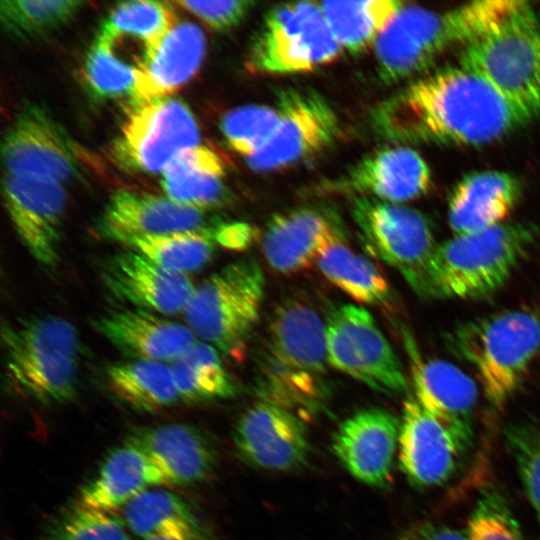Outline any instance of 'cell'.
I'll return each instance as SVG.
<instances>
[{
    "label": "cell",
    "instance_id": "6da1fadb",
    "mask_svg": "<svg viewBox=\"0 0 540 540\" xmlns=\"http://www.w3.org/2000/svg\"><path fill=\"white\" fill-rule=\"evenodd\" d=\"M530 119L461 65L415 81L380 112L381 126L392 137L467 145L496 140Z\"/></svg>",
    "mask_w": 540,
    "mask_h": 540
},
{
    "label": "cell",
    "instance_id": "7a4b0ae2",
    "mask_svg": "<svg viewBox=\"0 0 540 540\" xmlns=\"http://www.w3.org/2000/svg\"><path fill=\"white\" fill-rule=\"evenodd\" d=\"M1 342L5 377L12 387L46 404L74 398L81 343L69 321L42 316L7 323Z\"/></svg>",
    "mask_w": 540,
    "mask_h": 540
},
{
    "label": "cell",
    "instance_id": "3957f363",
    "mask_svg": "<svg viewBox=\"0 0 540 540\" xmlns=\"http://www.w3.org/2000/svg\"><path fill=\"white\" fill-rule=\"evenodd\" d=\"M460 65L485 79L531 118L540 113V20L524 1L463 45Z\"/></svg>",
    "mask_w": 540,
    "mask_h": 540
},
{
    "label": "cell",
    "instance_id": "277c9868",
    "mask_svg": "<svg viewBox=\"0 0 540 540\" xmlns=\"http://www.w3.org/2000/svg\"><path fill=\"white\" fill-rule=\"evenodd\" d=\"M446 343L473 368L486 399L501 408L540 351V319L527 310L494 313L457 325Z\"/></svg>",
    "mask_w": 540,
    "mask_h": 540
},
{
    "label": "cell",
    "instance_id": "5b68a950",
    "mask_svg": "<svg viewBox=\"0 0 540 540\" xmlns=\"http://www.w3.org/2000/svg\"><path fill=\"white\" fill-rule=\"evenodd\" d=\"M534 239L521 223L456 234L437 245L430 268L432 298L476 299L501 288Z\"/></svg>",
    "mask_w": 540,
    "mask_h": 540
},
{
    "label": "cell",
    "instance_id": "8992f818",
    "mask_svg": "<svg viewBox=\"0 0 540 540\" xmlns=\"http://www.w3.org/2000/svg\"><path fill=\"white\" fill-rule=\"evenodd\" d=\"M265 278L254 259L230 263L195 287L184 311L187 326L229 356H239L259 320Z\"/></svg>",
    "mask_w": 540,
    "mask_h": 540
},
{
    "label": "cell",
    "instance_id": "52a82bcc",
    "mask_svg": "<svg viewBox=\"0 0 540 540\" xmlns=\"http://www.w3.org/2000/svg\"><path fill=\"white\" fill-rule=\"evenodd\" d=\"M341 51L319 3L295 2L266 14L250 46L248 63L263 73L307 72L335 61Z\"/></svg>",
    "mask_w": 540,
    "mask_h": 540
},
{
    "label": "cell",
    "instance_id": "ba28073f",
    "mask_svg": "<svg viewBox=\"0 0 540 540\" xmlns=\"http://www.w3.org/2000/svg\"><path fill=\"white\" fill-rule=\"evenodd\" d=\"M352 213L368 251L396 269L418 296L432 298L430 268L437 245L423 215L365 196L354 199Z\"/></svg>",
    "mask_w": 540,
    "mask_h": 540
},
{
    "label": "cell",
    "instance_id": "9c48e42d",
    "mask_svg": "<svg viewBox=\"0 0 540 540\" xmlns=\"http://www.w3.org/2000/svg\"><path fill=\"white\" fill-rule=\"evenodd\" d=\"M325 328L331 366L382 393L407 389L397 355L365 308L337 305L329 311Z\"/></svg>",
    "mask_w": 540,
    "mask_h": 540
},
{
    "label": "cell",
    "instance_id": "30bf717a",
    "mask_svg": "<svg viewBox=\"0 0 540 540\" xmlns=\"http://www.w3.org/2000/svg\"><path fill=\"white\" fill-rule=\"evenodd\" d=\"M199 141V126L190 109L167 96L131 104L113 151L128 169L162 173L174 157Z\"/></svg>",
    "mask_w": 540,
    "mask_h": 540
},
{
    "label": "cell",
    "instance_id": "8fae6325",
    "mask_svg": "<svg viewBox=\"0 0 540 540\" xmlns=\"http://www.w3.org/2000/svg\"><path fill=\"white\" fill-rule=\"evenodd\" d=\"M277 110L279 123L273 136L247 158L255 171H272L303 160L332 143L339 131L335 111L313 90H282Z\"/></svg>",
    "mask_w": 540,
    "mask_h": 540
},
{
    "label": "cell",
    "instance_id": "7c38bea8",
    "mask_svg": "<svg viewBox=\"0 0 540 540\" xmlns=\"http://www.w3.org/2000/svg\"><path fill=\"white\" fill-rule=\"evenodd\" d=\"M452 44H460L453 10L436 13L402 3L375 42L379 73L390 82L407 78Z\"/></svg>",
    "mask_w": 540,
    "mask_h": 540
},
{
    "label": "cell",
    "instance_id": "4fadbf2b",
    "mask_svg": "<svg viewBox=\"0 0 540 540\" xmlns=\"http://www.w3.org/2000/svg\"><path fill=\"white\" fill-rule=\"evenodd\" d=\"M6 174L32 176L59 183L72 179L79 168L75 147L50 113L26 104L16 114L2 143Z\"/></svg>",
    "mask_w": 540,
    "mask_h": 540
},
{
    "label": "cell",
    "instance_id": "5bb4252c",
    "mask_svg": "<svg viewBox=\"0 0 540 540\" xmlns=\"http://www.w3.org/2000/svg\"><path fill=\"white\" fill-rule=\"evenodd\" d=\"M3 199L10 221L31 257L53 269L60 260L67 203L63 185L49 179L5 174Z\"/></svg>",
    "mask_w": 540,
    "mask_h": 540
},
{
    "label": "cell",
    "instance_id": "9a60e30c",
    "mask_svg": "<svg viewBox=\"0 0 540 540\" xmlns=\"http://www.w3.org/2000/svg\"><path fill=\"white\" fill-rule=\"evenodd\" d=\"M472 439L432 416L412 396L404 401L398 458L402 472L415 486L430 488L447 482Z\"/></svg>",
    "mask_w": 540,
    "mask_h": 540
},
{
    "label": "cell",
    "instance_id": "2e32d148",
    "mask_svg": "<svg viewBox=\"0 0 540 540\" xmlns=\"http://www.w3.org/2000/svg\"><path fill=\"white\" fill-rule=\"evenodd\" d=\"M233 441L243 460L269 471L301 467L310 450L304 422L294 412L263 400L241 415Z\"/></svg>",
    "mask_w": 540,
    "mask_h": 540
},
{
    "label": "cell",
    "instance_id": "e0dca14e",
    "mask_svg": "<svg viewBox=\"0 0 540 540\" xmlns=\"http://www.w3.org/2000/svg\"><path fill=\"white\" fill-rule=\"evenodd\" d=\"M218 222L205 210L177 203L166 196L119 190L112 194L98 224V234L121 244L136 236L204 230Z\"/></svg>",
    "mask_w": 540,
    "mask_h": 540
},
{
    "label": "cell",
    "instance_id": "ac0fdd59",
    "mask_svg": "<svg viewBox=\"0 0 540 540\" xmlns=\"http://www.w3.org/2000/svg\"><path fill=\"white\" fill-rule=\"evenodd\" d=\"M101 278L119 301L163 315L184 312L195 290L187 275L160 266L131 249L108 258Z\"/></svg>",
    "mask_w": 540,
    "mask_h": 540
},
{
    "label": "cell",
    "instance_id": "d6986e66",
    "mask_svg": "<svg viewBox=\"0 0 540 540\" xmlns=\"http://www.w3.org/2000/svg\"><path fill=\"white\" fill-rule=\"evenodd\" d=\"M399 430L400 420L390 411L362 409L340 424L332 438V450L354 478L383 486L390 477Z\"/></svg>",
    "mask_w": 540,
    "mask_h": 540
},
{
    "label": "cell",
    "instance_id": "ffe728a7",
    "mask_svg": "<svg viewBox=\"0 0 540 540\" xmlns=\"http://www.w3.org/2000/svg\"><path fill=\"white\" fill-rule=\"evenodd\" d=\"M402 336L417 402L445 425L473 437L471 416L478 397L473 379L452 363L425 360L406 329Z\"/></svg>",
    "mask_w": 540,
    "mask_h": 540
},
{
    "label": "cell",
    "instance_id": "44dd1931",
    "mask_svg": "<svg viewBox=\"0 0 540 540\" xmlns=\"http://www.w3.org/2000/svg\"><path fill=\"white\" fill-rule=\"evenodd\" d=\"M94 328L131 359L172 362L196 341L187 325L135 307L99 316Z\"/></svg>",
    "mask_w": 540,
    "mask_h": 540
},
{
    "label": "cell",
    "instance_id": "7402d4cb",
    "mask_svg": "<svg viewBox=\"0 0 540 540\" xmlns=\"http://www.w3.org/2000/svg\"><path fill=\"white\" fill-rule=\"evenodd\" d=\"M206 51V38L190 21L177 22L159 44L136 66L131 104L167 97L198 71Z\"/></svg>",
    "mask_w": 540,
    "mask_h": 540
},
{
    "label": "cell",
    "instance_id": "603a6c76",
    "mask_svg": "<svg viewBox=\"0 0 540 540\" xmlns=\"http://www.w3.org/2000/svg\"><path fill=\"white\" fill-rule=\"evenodd\" d=\"M161 473L165 485H187L206 479L216 459L209 441L187 424L141 428L128 436Z\"/></svg>",
    "mask_w": 540,
    "mask_h": 540
},
{
    "label": "cell",
    "instance_id": "cb8c5ba5",
    "mask_svg": "<svg viewBox=\"0 0 540 540\" xmlns=\"http://www.w3.org/2000/svg\"><path fill=\"white\" fill-rule=\"evenodd\" d=\"M263 348L289 368L319 377L327 373L325 321L299 299H286L276 307Z\"/></svg>",
    "mask_w": 540,
    "mask_h": 540
},
{
    "label": "cell",
    "instance_id": "d4e9b609",
    "mask_svg": "<svg viewBox=\"0 0 540 540\" xmlns=\"http://www.w3.org/2000/svg\"><path fill=\"white\" fill-rule=\"evenodd\" d=\"M341 238L328 217L302 208L272 217L265 228L261 247L271 268L290 275L316 262L327 246Z\"/></svg>",
    "mask_w": 540,
    "mask_h": 540
},
{
    "label": "cell",
    "instance_id": "484cf974",
    "mask_svg": "<svg viewBox=\"0 0 540 540\" xmlns=\"http://www.w3.org/2000/svg\"><path fill=\"white\" fill-rule=\"evenodd\" d=\"M431 183L426 161L408 147H390L367 155L349 172L347 186L396 203L424 194Z\"/></svg>",
    "mask_w": 540,
    "mask_h": 540
},
{
    "label": "cell",
    "instance_id": "4316f807",
    "mask_svg": "<svg viewBox=\"0 0 540 540\" xmlns=\"http://www.w3.org/2000/svg\"><path fill=\"white\" fill-rule=\"evenodd\" d=\"M518 195V182L506 172L470 174L458 183L450 196L449 225L456 234H464L501 224Z\"/></svg>",
    "mask_w": 540,
    "mask_h": 540
},
{
    "label": "cell",
    "instance_id": "83f0119b",
    "mask_svg": "<svg viewBox=\"0 0 540 540\" xmlns=\"http://www.w3.org/2000/svg\"><path fill=\"white\" fill-rule=\"evenodd\" d=\"M165 485L159 470L126 441L106 457L96 475L83 486L79 504L113 513L146 489Z\"/></svg>",
    "mask_w": 540,
    "mask_h": 540
},
{
    "label": "cell",
    "instance_id": "f1b7e54d",
    "mask_svg": "<svg viewBox=\"0 0 540 540\" xmlns=\"http://www.w3.org/2000/svg\"><path fill=\"white\" fill-rule=\"evenodd\" d=\"M224 173L222 158L199 144L170 161L161 173V185L169 199L206 211L224 205L228 199L222 182Z\"/></svg>",
    "mask_w": 540,
    "mask_h": 540
},
{
    "label": "cell",
    "instance_id": "f546056e",
    "mask_svg": "<svg viewBox=\"0 0 540 540\" xmlns=\"http://www.w3.org/2000/svg\"><path fill=\"white\" fill-rule=\"evenodd\" d=\"M123 515L128 528L144 540L189 538L206 532L191 508L165 489L144 490L124 506Z\"/></svg>",
    "mask_w": 540,
    "mask_h": 540
},
{
    "label": "cell",
    "instance_id": "4dcf8cb0",
    "mask_svg": "<svg viewBox=\"0 0 540 540\" xmlns=\"http://www.w3.org/2000/svg\"><path fill=\"white\" fill-rule=\"evenodd\" d=\"M106 380L118 398L137 410L154 412L180 399L170 366L163 362H116L107 367Z\"/></svg>",
    "mask_w": 540,
    "mask_h": 540
},
{
    "label": "cell",
    "instance_id": "1f68e13d",
    "mask_svg": "<svg viewBox=\"0 0 540 540\" xmlns=\"http://www.w3.org/2000/svg\"><path fill=\"white\" fill-rule=\"evenodd\" d=\"M255 385L263 401L312 412L319 409L327 395L325 377L289 368L264 348L255 358ZM295 413V412H294Z\"/></svg>",
    "mask_w": 540,
    "mask_h": 540
},
{
    "label": "cell",
    "instance_id": "d6a6232c",
    "mask_svg": "<svg viewBox=\"0 0 540 540\" xmlns=\"http://www.w3.org/2000/svg\"><path fill=\"white\" fill-rule=\"evenodd\" d=\"M402 3L395 0L324 1L319 6L341 48L359 53L376 42Z\"/></svg>",
    "mask_w": 540,
    "mask_h": 540
},
{
    "label": "cell",
    "instance_id": "836d02e7",
    "mask_svg": "<svg viewBox=\"0 0 540 540\" xmlns=\"http://www.w3.org/2000/svg\"><path fill=\"white\" fill-rule=\"evenodd\" d=\"M316 264L330 282L360 303L384 305L391 299L390 286L378 268L342 238L327 246Z\"/></svg>",
    "mask_w": 540,
    "mask_h": 540
},
{
    "label": "cell",
    "instance_id": "e575fe53",
    "mask_svg": "<svg viewBox=\"0 0 540 540\" xmlns=\"http://www.w3.org/2000/svg\"><path fill=\"white\" fill-rule=\"evenodd\" d=\"M169 366L179 397L184 401L226 399L236 393V385L217 349L204 341L196 340Z\"/></svg>",
    "mask_w": 540,
    "mask_h": 540
},
{
    "label": "cell",
    "instance_id": "d590c367",
    "mask_svg": "<svg viewBox=\"0 0 540 540\" xmlns=\"http://www.w3.org/2000/svg\"><path fill=\"white\" fill-rule=\"evenodd\" d=\"M176 23L171 3L150 0L121 2L107 15L97 37L109 44L123 37L135 38L142 43L143 58Z\"/></svg>",
    "mask_w": 540,
    "mask_h": 540
},
{
    "label": "cell",
    "instance_id": "8d00e7d4",
    "mask_svg": "<svg viewBox=\"0 0 540 540\" xmlns=\"http://www.w3.org/2000/svg\"><path fill=\"white\" fill-rule=\"evenodd\" d=\"M214 227L163 235L136 236L128 239L124 245L160 266L187 275L203 268L213 257L217 246L213 238Z\"/></svg>",
    "mask_w": 540,
    "mask_h": 540
},
{
    "label": "cell",
    "instance_id": "74e56055",
    "mask_svg": "<svg viewBox=\"0 0 540 540\" xmlns=\"http://www.w3.org/2000/svg\"><path fill=\"white\" fill-rule=\"evenodd\" d=\"M83 4L78 0H2L0 21L9 35L21 39L33 38L68 22Z\"/></svg>",
    "mask_w": 540,
    "mask_h": 540
},
{
    "label": "cell",
    "instance_id": "f35d334b",
    "mask_svg": "<svg viewBox=\"0 0 540 540\" xmlns=\"http://www.w3.org/2000/svg\"><path fill=\"white\" fill-rule=\"evenodd\" d=\"M279 113L265 105H246L228 112L221 130L228 145L246 159L261 150L273 136Z\"/></svg>",
    "mask_w": 540,
    "mask_h": 540
},
{
    "label": "cell",
    "instance_id": "ab89813d",
    "mask_svg": "<svg viewBox=\"0 0 540 540\" xmlns=\"http://www.w3.org/2000/svg\"><path fill=\"white\" fill-rule=\"evenodd\" d=\"M84 75L96 98L131 97L137 69L121 60L111 45L96 37L85 60Z\"/></svg>",
    "mask_w": 540,
    "mask_h": 540
},
{
    "label": "cell",
    "instance_id": "60d3db41",
    "mask_svg": "<svg viewBox=\"0 0 540 540\" xmlns=\"http://www.w3.org/2000/svg\"><path fill=\"white\" fill-rule=\"evenodd\" d=\"M464 533L467 540H524L507 501L496 491L480 496Z\"/></svg>",
    "mask_w": 540,
    "mask_h": 540
},
{
    "label": "cell",
    "instance_id": "b9f144b4",
    "mask_svg": "<svg viewBox=\"0 0 540 540\" xmlns=\"http://www.w3.org/2000/svg\"><path fill=\"white\" fill-rule=\"evenodd\" d=\"M505 437L527 498L540 522V428L512 425Z\"/></svg>",
    "mask_w": 540,
    "mask_h": 540
},
{
    "label": "cell",
    "instance_id": "7bdbcfd3",
    "mask_svg": "<svg viewBox=\"0 0 540 540\" xmlns=\"http://www.w3.org/2000/svg\"><path fill=\"white\" fill-rule=\"evenodd\" d=\"M54 540H130L114 513L78 504L62 520Z\"/></svg>",
    "mask_w": 540,
    "mask_h": 540
},
{
    "label": "cell",
    "instance_id": "ee69618b",
    "mask_svg": "<svg viewBox=\"0 0 540 540\" xmlns=\"http://www.w3.org/2000/svg\"><path fill=\"white\" fill-rule=\"evenodd\" d=\"M214 30L223 31L238 25L253 2L250 1H186L173 2Z\"/></svg>",
    "mask_w": 540,
    "mask_h": 540
},
{
    "label": "cell",
    "instance_id": "f6af8a7d",
    "mask_svg": "<svg viewBox=\"0 0 540 540\" xmlns=\"http://www.w3.org/2000/svg\"><path fill=\"white\" fill-rule=\"evenodd\" d=\"M216 245L231 251H243L256 239V230L245 222L220 221L213 229Z\"/></svg>",
    "mask_w": 540,
    "mask_h": 540
},
{
    "label": "cell",
    "instance_id": "bcb514c9",
    "mask_svg": "<svg viewBox=\"0 0 540 540\" xmlns=\"http://www.w3.org/2000/svg\"><path fill=\"white\" fill-rule=\"evenodd\" d=\"M400 540H467L465 533L446 525L421 523L406 531Z\"/></svg>",
    "mask_w": 540,
    "mask_h": 540
},
{
    "label": "cell",
    "instance_id": "7dc6e473",
    "mask_svg": "<svg viewBox=\"0 0 540 540\" xmlns=\"http://www.w3.org/2000/svg\"><path fill=\"white\" fill-rule=\"evenodd\" d=\"M146 540H212L211 537L208 535L207 532H204L200 535L189 537V538H168V537H159V538H151Z\"/></svg>",
    "mask_w": 540,
    "mask_h": 540
}]
</instances>
